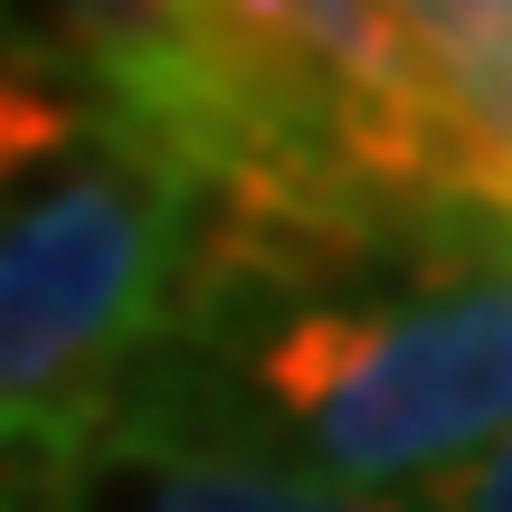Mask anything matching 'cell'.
<instances>
[{
  "instance_id": "obj_1",
  "label": "cell",
  "mask_w": 512,
  "mask_h": 512,
  "mask_svg": "<svg viewBox=\"0 0 512 512\" xmlns=\"http://www.w3.org/2000/svg\"><path fill=\"white\" fill-rule=\"evenodd\" d=\"M323 475L408 484L512 437V275H446L399 313H304L256 351Z\"/></svg>"
},
{
  "instance_id": "obj_2",
  "label": "cell",
  "mask_w": 512,
  "mask_h": 512,
  "mask_svg": "<svg viewBox=\"0 0 512 512\" xmlns=\"http://www.w3.org/2000/svg\"><path fill=\"white\" fill-rule=\"evenodd\" d=\"M162 275V181L86 171L0 228V408L86 380Z\"/></svg>"
},
{
  "instance_id": "obj_3",
  "label": "cell",
  "mask_w": 512,
  "mask_h": 512,
  "mask_svg": "<svg viewBox=\"0 0 512 512\" xmlns=\"http://www.w3.org/2000/svg\"><path fill=\"white\" fill-rule=\"evenodd\" d=\"M389 57L418 105L437 200L512 209V0L389 10Z\"/></svg>"
},
{
  "instance_id": "obj_4",
  "label": "cell",
  "mask_w": 512,
  "mask_h": 512,
  "mask_svg": "<svg viewBox=\"0 0 512 512\" xmlns=\"http://www.w3.org/2000/svg\"><path fill=\"white\" fill-rule=\"evenodd\" d=\"M143 512H342V503L313 494L304 475H275V465H247V456H171L162 446Z\"/></svg>"
},
{
  "instance_id": "obj_5",
  "label": "cell",
  "mask_w": 512,
  "mask_h": 512,
  "mask_svg": "<svg viewBox=\"0 0 512 512\" xmlns=\"http://www.w3.org/2000/svg\"><path fill=\"white\" fill-rule=\"evenodd\" d=\"M446 512H512V437H494V456L446 484Z\"/></svg>"
}]
</instances>
